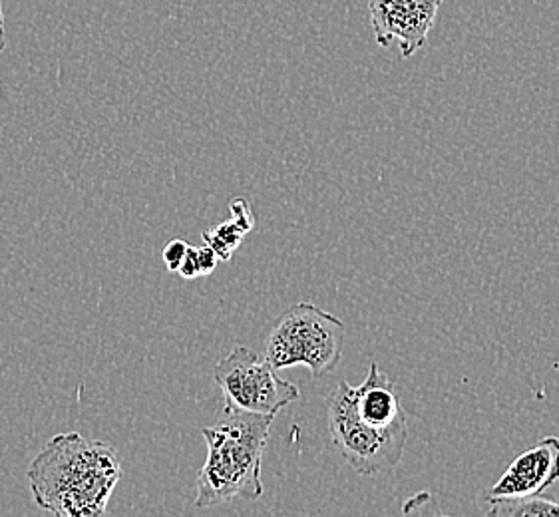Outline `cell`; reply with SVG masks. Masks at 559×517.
Wrapping results in <instances>:
<instances>
[{
	"label": "cell",
	"instance_id": "obj_13",
	"mask_svg": "<svg viewBox=\"0 0 559 517\" xmlns=\"http://www.w3.org/2000/svg\"><path fill=\"white\" fill-rule=\"evenodd\" d=\"M179 275L183 277V279H198V277H202V270H200V261H198V248L188 249V255L183 258V263H181V267L178 270Z\"/></svg>",
	"mask_w": 559,
	"mask_h": 517
},
{
	"label": "cell",
	"instance_id": "obj_8",
	"mask_svg": "<svg viewBox=\"0 0 559 517\" xmlns=\"http://www.w3.org/2000/svg\"><path fill=\"white\" fill-rule=\"evenodd\" d=\"M350 408L360 422L379 430L399 426L406 422L403 406L394 393V384L386 374L379 371V364L372 360L369 374L360 386L348 384Z\"/></svg>",
	"mask_w": 559,
	"mask_h": 517
},
{
	"label": "cell",
	"instance_id": "obj_15",
	"mask_svg": "<svg viewBox=\"0 0 559 517\" xmlns=\"http://www.w3.org/2000/svg\"><path fill=\"white\" fill-rule=\"evenodd\" d=\"M7 48V31H4V14H2V2H0V52Z\"/></svg>",
	"mask_w": 559,
	"mask_h": 517
},
{
	"label": "cell",
	"instance_id": "obj_1",
	"mask_svg": "<svg viewBox=\"0 0 559 517\" xmlns=\"http://www.w3.org/2000/svg\"><path fill=\"white\" fill-rule=\"evenodd\" d=\"M122 478L118 450L79 432L58 434L28 468L34 502L58 517H100Z\"/></svg>",
	"mask_w": 559,
	"mask_h": 517
},
{
	"label": "cell",
	"instance_id": "obj_3",
	"mask_svg": "<svg viewBox=\"0 0 559 517\" xmlns=\"http://www.w3.org/2000/svg\"><path fill=\"white\" fill-rule=\"evenodd\" d=\"M345 323L311 303L293 304L273 326L265 359L277 369L305 364L314 378L335 371L343 359Z\"/></svg>",
	"mask_w": 559,
	"mask_h": 517
},
{
	"label": "cell",
	"instance_id": "obj_10",
	"mask_svg": "<svg viewBox=\"0 0 559 517\" xmlns=\"http://www.w3.org/2000/svg\"><path fill=\"white\" fill-rule=\"evenodd\" d=\"M246 236V229L239 226L234 217L229 221L212 227V229H207V231L202 233L205 245H210L219 255L222 261H229V258L234 257L236 249L241 245V241H243Z\"/></svg>",
	"mask_w": 559,
	"mask_h": 517
},
{
	"label": "cell",
	"instance_id": "obj_6",
	"mask_svg": "<svg viewBox=\"0 0 559 517\" xmlns=\"http://www.w3.org/2000/svg\"><path fill=\"white\" fill-rule=\"evenodd\" d=\"M442 0H370V26L379 45L399 43L404 58L413 57L428 40Z\"/></svg>",
	"mask_w": 559,
	"mask_h": 517
},
{
	"label": "cell",
	"instance_id": "obj_11",
	"mask_svg": "<svg viewBox=\"0 0 559 517\" xmlns=\"http://www.w3.org/2000/svg\"><path fill=\"white\" fill-rule=\"evenodd\" d=\"M188 249H190V245H188L186 241H181V239L169 241L168 245L164 248V253H162L166 267H168L169 270H179L183 258L188 255Z\"/></svg>",
	"mask_w": 559,
	"mask_h": 517
},
{
	"label": "cell",
	"instance_id": "obj_5",
	"mask_svg": "<svg viewBox=\"0 0 559 517\" xmlns=\"http://www.w3.org/2000/svg\"><path fill=\"white\" fill-rule=\"evenodd\" d=\"M213 378L224 390L225 402L255 414H277L299 398V386L283 381L265 357L247 347H236L213 369Z\"/></svg>",
	"mask_w": 559,
	"mask_h": 517
},
{
	"label": "cell",
	"instance_id": "obj_4",
	"mask_svg": "<svg viewBox=\"0 0 559 517\" xmlns=\"http://www.w3.org/2000/svg\"><path fill=\"white\" fill-rule=\"evenodd\" d=\"M326 408L333 444L357 473L377 476L389 472L403 460L408 438L406 422L386 430L360 422L350 408L347 381H341L329 394Z\"/></svg>",
	"mask_w": 559,
	"mask_h": 517
},
{
	"label": "cell",
	"instance_id": "obj_2",
	"mask_svg": "<svg viewBox=\"0 0 559 517\" xmlns=\"http://www.w3.org/2000/svg\"><path fill=\"white\" fill-rule=\"evenodd\" d=\"M273 420V414H255L225 402L222 420L202 430L207 460L198 473L195 507L263 495L261 464Z\"/></svg>",
	"mask_w": 559,
	"mask_h": 517
},
{
	"label": "cell",
	"instance_id": "obj_9",
	"mask_svg": "<svg viewBox=\"0 0 559 517\" xmlns=\"http://www.w3.org/2000/svg\"><path fill=\"white\" fill-rule=\"evenodd\" d=\"M493 517H559V502L546 495H526L512 500H492Z\"/></svg>",
	"mask_w": 559,
	"mask_h": 517
},
{
	"label": "cell",
	"instance_id": "obj_12",
	"mask_svg": "<svg viewBox=\"0 0 559 517\" xmlns=\"http://www.w3.org/2000/svg\"><path fill=\"white\" fill-rule=\"evenodd\" d=\"M229 209H231V215H234V219H236L239 226L246 229L247 233L255 227V217H253V212H251V205L246 202V200H241V197H237L234 202L229 203Z\"/></svg>",
	"mask_w": 559,
	"mask_h": 517
},
{
	"label": "cell",
	"instance_id": "obj_14",
	"mask_svg": "<svg viewBox=\"0 0 559 517\" xmlns=\"http://www.w3.org/2000/svg\"><path fill=\"white\" fill-rule=\"evenodd\" d=\"M198 261H200L202 277H205V275H212L215 267H217L219 255L210 245H203V248H198Z\"/></svg>",
	"mask_w": 559,
	"mask_h": 517
},
{
	"label": "cell",
	"instance_id": "obj_7",
	"mask_svg": "<svg viewBox=\"0 0 559 517\" xmlns=\"http://www.w3.org/2000/svg\"><path fill=\"white\" fill-rule=\"evenodd\" d=\"M559 480V438L548 436L520 454L492 485L488 500H512L544 494Z\"/></svg>",
	"mask_w": 559,
	"mask_h": 517
}]
</instances>
